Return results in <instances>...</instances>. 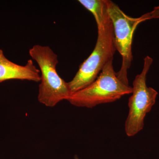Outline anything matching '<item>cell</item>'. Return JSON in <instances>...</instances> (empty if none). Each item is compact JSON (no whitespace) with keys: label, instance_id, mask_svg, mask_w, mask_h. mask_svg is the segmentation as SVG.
Segmentation results:
<instances>
[{"label":"cell","instance_id":"4","mask_svg":"<svg viewBox=\"0 0 159 159\" xmlns=\"http://www.w3.org/2000/svg\"><path fill=\"white\" fill-rule=\"evenodd\" d=\"M153 59L147 56L144 59L142 72L133 82V91L129 100V111L125 121V130L128 137L139 133L144 126V119L155 104L158 92L146 84V77Z\"/></svg>","mask_w":159,"mask_h":159},{"label":"cell","instance_id":"8","mask_svg":"<svg viewBox=\"0 0 159 159\" xmlns=\"http://www.w3.org/2000/svg\"><path fill=\"white\" fill-rule=\"evenodd\" d=\"M144 21L147 20L159 18V6L154 7L152 11L141 16Z\"/></svg>","mask_w":159,"mask_h":159},{"label":"cell","instance_id":"7","mask_svg":"<svg viewBox=\"0 0 159 159\" xmlns=\"http://www.w3.org/2000/svg\"><path fill=\"white\" fill-rule=\"evenodd\" d=\"M78 2L93 14L98 29L111 20L108 13V0H79Z\"/></svg>","mask_w":159,"mask_h":159},{"label":"cell","instance_id":"1","mask_svg":"<svg viewBox=\"0 0 159 159\" xmlns=\"http://www.w3.org/2000/svg\"><path fill=\"white\" fill-rule=\"evenodd\" d=\"M40 69V84L38 99L48 107H54L63 100H68L73 93L68 84L58 75V57L48 46L35 45L29 51Z\"/></svg>","mask_w":159,"mask_h":159},{"label":"cell","instance_id":"6","mask_svg":"<svg viewBox=\"0 0 159 159\" xmlns=\"http://www.w3.org/2000/svg\"><path fill=\"white\" fill-rule=\"evenodd\" d=\"M40 72L29 59L25 66L19 65L9 60L0 49V83L11 80L40 81Z\"/></svg>","mask_w":159,"mask_h":159},{"label":"cell","instance_id":"3","mask_svg":"<svg viewBox=\"0 0 159 159\" xmlns=\"http://www.w3.org/2000/svg\"><path fill=\"white\" fill-rule=\"evenodd\" d=\"M116 51L113 25L111 19L98 29V37L93 51L68 82L72 93L85 88L93 83L107 63L114 59Z\"/></svg>","mask_w":159,"mask_h":159},{"label":"cell","instance_id":"2","mask_svg":"<svg viewBox=\"0 0 159 159\" xmlns=\"http://www.w3.org/2000/svg\"><path fill=\"white\" fill-rule=\"evenodd\" d=\"M113 59L107 63L97 79L90 85L73 93L68 101L78 107L93 108L99 104L115 102L132 93V87L117 77Z\"/></svg>","mask_w":159,"mask_h":159},{"label":"cell","instance_id":"5","mask_svg":"<svg viewBox=\"0 0 159 159\" xmlns=\"http://www.w3.org/2000/svg\"><path fill=\"white\" fill-rule=\"evenodd\" d=\"M108 13L113 25L116 49L122 57V66L116 73L117 77L123 83L129 85L127 75L133 60V37L137 26L144 21L141 16L133 18L127 16L118 5L109 0Z\"/></svg>","mask_w":159,"mask_h":159}]
</instances>
